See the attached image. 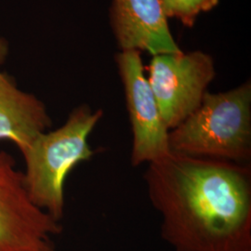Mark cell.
Returning a JSON list of instances; mask_svg holds the SVG:
<instances>
[{
    "label": "cell",
    "instance_id": "obj_7",
    "mask_svg": "<svg viewBox=\"0 0 251 251\" xmlns=\"http://www.w3.org/2000/svg\"><path fill=\"white\" fill-rule=\"evenodd\" d=\"M111 25L121 50L151 55L180 51L161 0H113Z\"/></svg>",
    "mask_w": 251,
    "mask_h": 251
},
{
    "label": "cell",
    "instance_id": "obj_9",
    "mask_svg": "<svg viewBox=\"0 0 251 251\" xmlns=\"http://www.w3.org/2000/svg\"><path fill=\"white\" fill-rule=\"evenodd\" d=\"M220 0H168L164 10L168 18H176L184 26L192 27L198 15L214 9Z\"/></svg>",
    "mask_w": 251,
    "mask_h": 251
},
{
    "label": "cell",
    "instance_id": "obj_6",
    "mask_svg": "<svg viewBox=\"0 0 251 251\" xmlns=\"http://www.w3.org/2000/svg\"><path fill=\"white\" fill-rule=\"evenodd\" d=\"M116 60L132 132L130 163L133 167L148 165L170 153V130L144 75L141 52L121 50Z\"/></svg>",
    "mask_w": 251,
    "mask_h": 251
},
{
    "label": "cell",
    "instance_id": "obj_5",
    "mask_svg": "<svg viewBox=\"0 0 251 251\" xmlns=\"http://www.w3.org/2000/svg\"><path fill=\"white\" fill-rule=\"evenodd\" d=\"M62 231L32 202L13 157L0 152V251H55L52 237Z\"/></svg>",
    "mask_w": 251,
    "mask_h": 251
},
{
    "label": "cell",
    "instance_id": "obj_8",
    "mask_svg": "<svg viewBox=\"0 0 251 251\" xmlns=\"http://www.w3.org/2000/svg\"><path fill=\"white\" fill-rule=\"evenodd\" d=\"M50 126L45 103L0 71V140L10 141L24 152Z\"/></svg>",
    "mask_w": 251,
    "mask_h": 251
},
{
    "label": "cell",
    "instance_id": "obj_1",
    "mask_svg": "<svg viewBox=\"0 0 251 251\" xmlns=\"http://www.w3.org/2000/svg\"><path fill=\"white\" fill-rule=\"evenodd\" d=\"M174 251H251V166L170 152L144 175Z\"/></svg>",
    "mask_w": 251,
    "mask_h": 251
},
{
    "label": "cell",
    "instance_id": "obj_10",
    "mask_svg": "<svg viewBox=\"0 0 251 251\" xmlns=\"http://www.w3.org/2000/svg\"><path fill=\"white\" fill-rule=\"evenodd\" d=\"M9 52V43L7 39L0 35V65L7 60Z\"/></svg>",
    "mask_w": 251,
    "mask_h": 251
},
{
    "label": "cell",
    "instance_id": "obj_2",
    "mask_svg": "<svg viewBox=\"0 0 251 251\" xmlns=\"http://www.w3.org/2000/svg\"><path fill=\"white\" fill-rule=\"evenodd\" d=\"M170 152L197 158L251 164V82L207 91L199 107L169 132Z\"/></svg>",
    "mask_w": 251,
    "mask_h": 251
},
{
    "label": "cell",
    "instance_id": "obj_3",
    "mask_svg": "<svg viewBox=\"0 0 251 251\" xmlns=\"http://www.w3.org/2000/svg\"><path fill=\"white\" fill-rule=\"evenodd\" d=\"M102 116L100 109L81 104L69 114L63 125L37 136L22 152L29 197L58 222L64 213V181L79 163L92 158L94 151L89 138Z\"/></svg>",
    "mask_w": 251,
    "mask_h": 251
},
{
    "label": "cell",
    "instance_id": "obj_4",
    "mask_svg": "<svg viewBox=\"0 0 251 251\" xmlns=\"http://www.w3.org/2000/svg\"><path fill=\"white\" fill-rule=\"evenodd\" d=\"M215 75L212 57L200 50L152 56L148 82L169 130L199 107Z\"/></svg>",
    "mask_w": 251,
    "mask_h": 251
},
{
    "label": "cell",
    "instance_id": "obj_11",
    "mask_svg": "<svg viewBox=\"0 0 251 251\" xmlns=\"http://www.w3.org/2000/svg\"><path fill=\"white\" fill-rule=\"evenodd\" d=\"M162 4H163V7L166 5V3L168 2V0H161Z\"/></svg>",
    "mask_w": 251,
    "mask_h": 251
}]
</instances>
